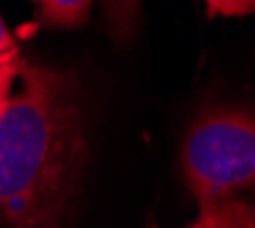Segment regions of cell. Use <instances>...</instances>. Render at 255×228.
Listing matches in <instances>:
<instances>
[{
	"instance_id": "obj_4",
	"label": "cell",
	"mask_w": 255,
	"mask_h": 228,
	"mask_svg": "<svg viewBox=\"0 0 255 228\" xmlns=\"http://www.w3.org/2000/svg\"><path fill=\"white\" fill-rule=\"evenodd\" d=\"M43 25L48 27H75L89 16L94 0H32Z\"/></svg>"
},
{
	"instance_id": "obj_7",
	"label": "cell",
	"mask_w": 255,
	"mask_h": 228,
	"mask_svg": "<svg viewBox=\"0 0 255 228\" xmlns=\"http://www.w3.org/2000/svg\"><path fill=\"white\" fill-rule=\"evenodd\" d=\"M212 16H249L255 14V0H205Z\"/></svg>"
},
{
	"instance_id": "obj_5",
	"label": "cell",
	"mask_w": 255,
	"mask_h": 228,
	"mask_svg": "<svg viewBox=\"0 0 255 228\" xmlns=\"http://www.w3.org/2000/svg\"><path fill=\"white\" fill-rule=\"evenodd\" d=\"M139 7H141V0H105L103 2V14H105V23L112 37H132L139 21Z\"/></svg>"
},
{
	"instance_id": "obj_3",
	"label": "cell",
	"mask_w": 255,
	"mask_h": 228,
	"mask_svg": "<svg viewBox=\"0 0 255 228\" xmlns=\"http://www.w3.org/2000/svg\"><path fill=\"white\" fill-rule=\"evenodd\" d=\"M251 208L249 203L239 201V199H226L212 208L201 210L198 219L189 224L187 228H253L251 224ZM148 228H157L150 224Z\"/></svg>"
},
{
	"instance_id": "obj_2",
	"label": "cell",
	"mask_w": 255,
	"mask_h": 228,
	"mask_svg": "<svg viewBox=\"0 0 255 228\" xmlns=\"http://www.w3.org/2000/svg\"><path fill=\"white\" fill-rule=\"evenodd\" d=\"M182 171L198 210L255 190V110L203 112L182 144Z\"/></svg>"
},
{
	"instance_id": "obj_8",
	"label": "cell",
	"mask_w": 255,
	"mask_h": 228,
	"mask_svg": "<svg viewBox=\"0 0 255 228\" xmlns=\"http://www.w3.org/2000/svg\"><path fill=\"white\" fill-rule=\"evenodd\" d=\"M9 53H18V48H16V41L11 37L9 27L5 25L2 16H0V55H9Z\"/></svg>"
},
{
	"instance_id": "obj_9",
	"label": "cell",
	"mask_w": 255,
	"mask_h": 228,
	"mask_svg": "<svg viewBox=\"0 0 255 228\" xmlns=\"http://www.w3.org/2000/svg\"><path fill=\"white\" fill-rule=\"evenodd\" d=\"M251 224H253V228H255V208H251Z\"/></svg>"
},
{
	"instance_id": "obj_1",
	"label": "cell",
	"mask_w": 255,
	"mask_h": 228,
	"mask_svg": "<svg viewBox=\"0 0 255 228\" xmlns=\"http://www.w3.org/2000/svg\"><path fill=\"white\" fill-rule=\"evenodd\" d=\"M18 78L21 91L0 114V224L62 228L87 165L78 82L27 62Z\"/></svg>"
},
{
	"instance_id": "obj_6",
	"label": "cell",
	"mask_w": 255,
	"mask_h": 228,
	"mask_svg": "<svg viewBox=\"0 0 255 228\" xmlns=\"http://www.w3.org/2000/svg\"><path fill=\"white\" fill-rule=\"evenodd\" d=\"M21 55L18 53H9V55H0V114L7 107L11 98V89L14 82L21 73Z\"/></svg>"
}]
</instances>
